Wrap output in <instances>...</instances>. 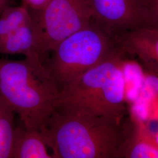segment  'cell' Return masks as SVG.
<instances>
[{
  "label": "cell",
  "instance_id": "5bb4252c",
  "mask_svg": "<svg viewBox=\"0 0 158 158\" xmlns=\"http://www.w3.org/2000/svg\"><path fill=\"white\" fill-rule=\"evenodd\" d=\"M149 2L153 14L158 21V0H149Z\"/></svg>",
  "mask_w": 158,
  "mask_h": 158
},
{
  "label": "cell",
  "instance_id": "277c9868",
  "mask_svg": "<svg viewBox=\"0 0 158 158\" xmlns=\"http://www.w3.org/2000/svg\"><path fill=\"white\" fill-rule=\"evenodd\" d=\"M118 47L116 40L92 21L60 42L46 59L44 66L60 90L104 60Z\"/></svg>",
  "mask_w": 158,
  "mask_h": 158
},
{
  "label": "cell",
  "instance_id": "6da1fadb",
  "mask_svg": "<svg viewBox=\"0 0 158 158\" xmlns=\"http://www.w3.org/2000/svg\"><path fill=\"white\" fill-rule=\"evenodd\" d=\"M124 118L54 110L41 132L53 158H121Z\"/></svg>",
  "mask_w": 158,
  "mask_h": 158
},
{
  "label": "cell",
  "instance_id": "52a82bcc",
  "mask_svg": "<svg viewBox=\"0 0 158 158\" xmlns=\"http://www.w3.org/2000/svg\"><path fill=\"white\" fill-rule=\"evenodd\" d=\"M116 40L126 54L136 57L146 70L158 73V26L127 32Z\"/></svg>",
  "mask_w": 158,
  "mask_h": 158
},
{
  "label": "cell",
  "instance_id": "8fae6325",
  "mask_svg": "<svg viewBox=\"0 0 158 158\" xmlns=\"http://www.w3.org/2000/svg\"><path fill=\"white\" fill-rule=\"evenodd\" d=\"M14 112L0 96V158H11Z\"/></svg>",
  "mask_w": 158,
  "mask_h": 158
},
{
  "label": "cell",
  "instance_id": "7c38bea8",
  "mask_svg": "<svg viewBox=\"0 0 158 158\" xmlns=\"http://www.w3.org/2000/svg\"><path fill=\"white\" fill-rule=\"evenodd\" d=\"M32 19L28 8L23 4L6 6L0 14V40Z\"/></svg>",
  "mask_w": 158,
  "mask_h": 158
},
{
  "label": "cell",
  "instance_id": "3957f363",
  "mask_svg": "<svg viewBox=\"0 0 158 158\" xmlns=\"http://www.w3.org/2000/svg\"><path fill=\"white\" fill-rule=\"evenodd\" d=\"M59 92L44 64L0 58V96L27 128H45Z\"/></svg>",
  "mask_w": 158,
  "mask_h": 158
},
{
  "label": "cell",
  "instance_id": "9a60e30c",
  "mask_svg": "<svg viewBox=\"0 0 158 158\" xmlns=\"http://www.w3.org/2000/svg\"><path fill=\"white\" fill-rule=\"evenodd\" d=\"M11 0H0V14L6 6L10 5Z\"/></svg>",
  "mask_w": 158,
  "mask_h": 158
},
{
  "label": "cell",
  "instance_id": "8992f818",
  "mask_svg": "<svg viewBox=\"0 0 158 158\" xmlns=\"http://www.w3.org/2000/svg\"><path fill=\"white\" fill-rule=\"evenodd\" d=\"M93 21L115 40L127 32L158 26L149 0H88Z\"/></svg>",
  "mask_w": 158,
  "mask_h": 158
},
{
  "label": "cell",
  "instance_id": "30bf717a",
  "mask_svg": "<svg viewBox=\"0 0 158 158\" xmlns=\"http://www.w3.org/2000/svg\"><path fill=\"white\" fill-rule=\"evenodd\" d=\"M47 148L40 131L27 128L23 123L15 126L11 158H53Z\"/></svg>",
  "mask_w": 158,
  "mask_h": 158
},
{
  "label": "cell",
  "instance_id": "ba28073f",
  "mask_svg": "<svg viewBox=\"0 0 158 158\" xmlns=\"http://www.w3.org/2000/svg\"><path fill=\"white\" fill-rule=\"evenodd\" d=\"M121 158H158V140L146 123L135 114L124 118Z\"/></svg>",
  "mask_w": 158,
  "mask_h": 158
},
{
  "label": "cell",
  "instance_id": "5b68a950",
  "mask_svg": "<svg viewBox=\"0 0 158 158\" xmlns=\"http://www.w3.org/2000/svg\"><path fill=\"white\" fill-rule=\"evenodd\" d=\"M32 18L46 56L63 40L88 25L93 14L88 0H51Z\"/></svg>",
  "mask_w": 158,
  "mask_h": 158
},
{
  "label": "cell",
  "instance_id": "4fadbf2b",
  "mask_svg": "<svg viewBox=\"0 0 158 158\" xmlns=\"http://www.w3.org/2000/svg\"><path fill=\"white\" fill-rule=\"evenodd\" d=\"M51 0H22L23 5L25 6L33 17L42 11Z\"/></svg>",
  "mask_w": 158,
  "mask_h": 158
},
{
  "label": "cell",
  "instance_id": "7a4b0ae2",
  "mask_svg": "<svg viewBox=\"0 0 158 158\" xmlns=\"http://www.w3.org/2000/svg\"><path fill=\"white\" fill-rule=\"evenodd\" d=\"M118 47L104 60L62 88L55 110L122 120L127 113L124 56Z\"/></svg>",
  "mask_w": 158,
  "mask_h": 158
},
{
  "label": "cell",
  "instance_id": "9c48e42d",
  "mask_svg": "<svg viewBox=\"0 0 158 158\" xmlns=\"http://www.w3.org/2000/svg\"><path fill=\"white\" fill-rule=\"evenodd\" d=\"M0 53L23 55L35 62L44 64L46 56L42 50L33 19L0 40Z\"/></svg>",
  "mask_w": 158,
  "mask_h": 158
}]
</instances>
